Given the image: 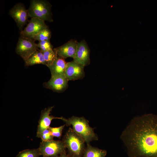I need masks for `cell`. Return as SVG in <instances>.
I'll list each match as a JSON object with an SVG mask.
<instances>
[{
    "mask_svg": "<svg viewBox=\"0 0 157 157\" xmlns=\"http://www.w3.org/2000/svg\"><path fill=\"white\" fill-rule=\"evenodd\" d=\"M120 138L130 157H157V115L134 117Z\"/></svg>",
    "mask_w": 157,
    "mask_h": 157,
    "instance_id": "1",
    "label": "cell"
},
{
    "mask_svg": "<svg viewBox=\"0 0 157 157\" xmlns=\"http://www.w3.org/2000/svg\"><path fill=\"white\" fill-rule=\"evenodd\" d=\"M61 119L67 126L71 125L74 131L81 137L87 144L94 140H98V137L94 131V128L90 127L89 121L83 117L72 116L68 119L63 117Z\"/></svg>",
    "mask_w": 157,
    "mask_h": 157,
    "instance_id": "2",
    "label": "cell"
},
{
    "mask_svg": "<svg viewBox=\"0 0 157 157\" xmlns=\"http://www.w3.org/2000/svg\"><path fill=\"white\" fill-rule=\"evenodd\" d=\"M65 147L74 157H80L85 151V142L80 136L70 127L67 131L62 140Z\"/></svg>",
    "mask_w": 157,
    "mask_h": 157,
    "instance_id": "3",
    "label": "cell"
},
{
    "mask_svg": "<svg viewBox=\"0 0 157 157\" xmlns=\"http://www.w3.org/2000/svg\"><path fill=\"white\" fill-rule=\"evenodd\" d=\"M52 6L45 0H31L28 9L30 17L37 18L49 22L53 21Z\"/></svg>",
    "mask_w": 157,
    "mask_h": 157,
    "instance_id": "4",
    "label": "cell"
},
{
    "mask_svg": "<svg viewBox=\"0 0 157 157\" xmlns=\"http://www.w3.org/2000/svg\"><path fill=\"white\" fill-rule=\"evenodd\" d=\"M65 147L62 141L52 140L40 142L38 148L40 155L44 157H57L64 152Z\"/></svg>",
    "mask_w": 157,
    "mask_h": 157,
    "instance_id": "5",
    "label": "cell"
},
{
    "mask_svg": "<svg viewBox=\"0 0 157 157\" xmlns=\"http://www.w3.org/2000/svg\"><path fill=\"white\" fill-rule=\"evenodd\" d=\"M37 44L32 39L20 36L16 45L15 51L24 61L27 60L38 50Z\"/></svg>",
    "mask_w": 157,
    "mask_h": 157,
    "instance_id": "6",
    "label": "cell"
},
{
    "mask_svg": "<svg viewBox=\"0 0 157 157\" xmlns=\"http://www.w3.org/2000/svg\"><path fill=\"white\" fill-rule=\"evenodd\" d=\"M8 14L14 19L21 32L28 22V18L30 17L28 10L24 4L21 3H17L9 10Z\"/></svg>",
    "mask_w": 157,
    "mask_h": 157,
    "instance_id": "7",
    "label": "cell"
},
{
    "mask_svg": "<svg viewBox=\"0 0 157 157\" xmlns=\"http://www.w3.org/2000/svg\"><path fill=\"white\" fill-rule=\"evenodd\" d=\"M48 27L43 20L37 18H31L20 32V36L33 39L34 36Z\"/></svg>",
    "mask_w": 157,
    "mask_h": 157,
    "instance_id": "8",
    "label": "cell"
},
{
    "mask_svg": "<svg viewBox=\"0 0 157 157\" xmlns=\"http://www.w3.org/2000/svg\"><path fill=\"white\" fill-rule=\"evenodd\" d=\"M68 80L64 74H59L51 76L50 80L44 83L43 86L54 92H63L65 91L68 86Z\"/></svg>",
    "mask_w": 157,
    "mask_h": 157,
    "instance_id": "9",
    "label": "cell"
},
{
    "mask_svg": "<svg viewBox=\"0 0 157 157\" xmlns=\"http://www.w3.org/2000/svg\"><path fill=\"white\" fill-rule=\"evenodd\" d=\"M90 49L84 40L78 42L76 50L73 60L84 67L90 63Z\"/></svg>",
    "mask_w": 157,
    "mask_h": 157,
    "instance_id": "10",
    "label": "cell"
},
{
    "mask_svg": "<svg viewBox=\"0 0 157 157\" xmlns=\"http://www.w3.org/2000/svg\"><path fill=\"white\" fill-rule=\"evenodd\" d=\"M84 67L73 60L67 62L64 75L69 81L81 79L85 75Z\"/></svg>",
    "mask_w": 157,
    "mask_h": 157,
    "instance_id": "11",
    "label": "cell"
},
{
    "mask_svg": "<svg viewBox=\"0 0 157 157\" xmlns=\"http://www.w3.org/2000/svg\"><path fill=\"white\" fill-rule=\"evenodd\" d=\"M78 42L72 39L58 47L53 49L58 56L64 59L68 57H74Z\"/></svg>",
    "mask_w": 157,
    "mask_h": 157,
    "instance_id": "12",
    "label": "cell"
},
{
    "mask_svg": "<svg viewBox=\"0 0 157 157\" xmlns=\"http://www.w3.org/2000/svg\"><path fill=\"white\" fill-rule=\"evenodd\" d=\"M54 106H50L45 108L41 111L37 131V137L44 130L49 129L51 121L54 119H61V117H57L50 115L51 112Z\"/></svg>",
    "mask_w": 157,
    "mask_h": 157,
    "instance_id": "13",
    "label": "cell"
},
{
    "mask_svg": "<svg viewBox=\"0 0 157 157\" xmlns=\"http://www.w3.org/2000/svg\"><path fill=\"white\" fill-rule=\"evenodd\" d=\"M67 63L64 59L58 56L53 63L48 67L50 70L51 76L64 74Z\"/></svg>",
    "mask_w": 157,
    "mask_h": 157,
    "instance_id": "14",
    "label": "cell"
},
{
    "mask_svg": "<svg viewBox=\"0 0 157 157\" xmlns=\"http://www.w3.org/2000/svg\"><path fill=\"white\" fill-rule=\"evenodd\" d=\"M25 65L30 66L36 64L47 65L42 52L39 49L35 51L27 60L25 61Z\"/></svg>",
    "mask_w": 157,
    "mask_h": 157,
    "instance_id": "15",
    "label": "cell"
},
{
    "mask_svg": "<svg viewBox=\"0 0 157 157\" xmlns=\"http://www.w3.org/2000/svg\"><path fill=\"white\" fill-rule=\"evenodd\" d=\"M87 145L84 152V157H105L106 154V151L93 147L90 144Z\"/></svg>",
    "mask_w": 157,
    "mask_h": 157,
    "instance_id": "16",
    "label": "cell"
},
{
    "mask_svg": "<svg viewBox=\"0 0 157 157\" xmlns=\"http://www.w3.org/2000/svg\"><path fill=\"white\" fill-rule=\"evenodd\" d=\"M51 35V32L48 27L34 36L33 39L35 41H38L39 42L50 40Z\"/></svg>",
    "mask_w": 157,
    "mask_h": 157,
    "instance_id": "17",
    "label": "cell"
},
{
    "mask_svg": "<svg viewBox=\"0 0 157 157\" xmlns=\"http://www.w3.org/2000/svg\"><path fill=\"white\" fill-rule=\"evenodd\" d=\"M42 53L47 66L48 67L53 63L58 56L56 53L53 49Z\"/></svg>",
    "mask_w": 157,
    "mask_h": 157,
    "instance_id": "18",
    "label": "cell"
},
{
    "mask_svg": "<svg viewBox=\"0 0 157 157\" xmlns=\"http://www.w3.org/2000/svg\"><path fill=\"white\" fill-rule=\"evenodd\" d=\"M38 149H26L19 152L16 157H39Z\"/></svg>",
    "mask_w": 157,
    "mask_h": 157,
    "instance_id": "19",
    "label": "cell"
},
{
    "mask_svg": "<svg viewBox=\"0 0 157 157\" xmlns=\"http://www.w3.org/2000/svg\"><path fill=\"white\" fill-rule=\"evenodd\" d=\"M37 46L42 52L51 50L53 49V46L51 43L50 40L39 42L37 44Z\"/></svg>",
    "mask_w": 157,
    "mask_h": 157,
    "instance_id": "20",
    "label": "cell"
},
{
    "mask_svg": "<svg viewBox=\"0 0 157 157\" xmlns=\"http://www.w3.org/2000/svg\"><path fill=\"white\" fill-rule=\"evenodd\" d=\"M37 137L40 138L42 142H47L53 140V137L49 129L43 131Z\"/></svg>",
    "mask_w": 157,
    "mask_h": 157,
    "instance_id": "21",
    "label": "cell"
},
{
    "mask_svg": "<svg viewBox=\"0 0 157 157\" xmlns=\"http://www.w3.org/2000/svg\"><path fill=\"white\" fill-rule=\"evenodd\" d=\"M65 124L58 127H50L49 129L53 137L60 138L61 136L62 131Z\"/></svg>",
    "mask_w": 157,
    "mask_h": 157,
    "instance_id": "22",
    "label": "cell"
},
{
    "mask_svg": "<svg viewBox=\"0 0 157 157\" xmlns=\"http://www.w3.org/2000/svg\"><path fill=\"white\" fill-rule=\"evenodd\" d=\"M57 157H68L65 154L64 152H63L59 156H57Z\"/></svg>",
    "mask_w": 157,
    "mask_h": 157,
    "instance_id": "23",
    "label": "cell"
},
{
    "mask_svg": "<svg viewBox=\"0 0 157 157\" xmlns=\"http://www.w3.org/2000/svg\"><path fill=\"white\" fill-rule=\"evenodd\" d=\"M42 157H43V156Z\"/></svg>",
    "mask_w": 157,
    "mask_h": 157,
    "instance_id": "24",
    "label": "cell"
}]
</instances>
